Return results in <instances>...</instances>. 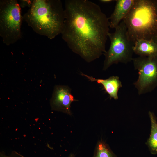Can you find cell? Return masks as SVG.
I'll use <instances>...</instances> for the list:
<instances>
[{
	"mask_svg": "<svg viewBox=\"0 0 157 157\" xmlns=\"http://www.w3.org/2000/svg\"><path fill=\"white\" fill-rule=\"evenodd\" d=\"M149 115L151 124V133L146 144L151 153L153 154H157V121L154 113L149 111Z\"/></svg>",
	"mask_w": 157,
	"mask_h": 157,
	"instance_id": "obj_11",
	"label": "cell"
},
{
	"mask_svg": "<svg viewBox=\"0 0 157 157\" xmlns=\"http://www.w3.org/2000/svg\"><path fill=\"white\" fill-rule=\"evenodd\" d=\"M133 50L134 53L140 56L157 55V44L153 40H139L134 44Z\"/></svg>",
	"mask_w": 157,
	"mask_h": 157,
	"instance_id": "obj_10",
	"label": "cell"
},
{
	"mask_svg": "<svg viewBox=\"0 0 157 157\" xmlns=\"http://www.w3.org/2000/svg\"><path fill=\"white\" fill-rule=\"evenodd\" d=\"M134 69L138 76L133 83L139 95L150 92L157 87V55L133 58Z\"/></svg>",
	"mask_w": 157,
	"mask_h": 157,
	"instance_id": "obj_6",
	"label": "cell"
},
{
	"mask_svg": "<svg viewBox=\"0 0 157 157\" xmlns=\"http://www.w3.org/2000/svg\"><path fill=\"white\" fill-rule=\"evenodd\" d=\"M153 40L157 44V37L154 38Z\"/></svg>",
	"mask_w": 157,
	"mask_h": 157,
	"instance_id": "obj_17",
	"label": "cell"
},
{
	"mask_svg": "<svg viewBox=\"0 0 157 157\" xmlns=\"http://www.w3.org/2000/svg\"><path fill=\"white\" fill-rule=\"evenodd\" d=\"M108 38L110 45L108 50L104 53V70H106L113 64L119 63L127 64L132 60L134 44L128 37L123 21L115 28L114 32L109 33Z\"/></svg>",
	"mask_w": 157,
	"mask_h": 157,
	"instance_id": "obj_4",
	"label": "cell"
},
{
	"mask_svg": "<svg viewBox=\"0 0 157 157\" xmlns=\"http://www.w3.org/2000/svg\"><path fill=\"white\" fill-rule=\"evenodd\" d=\"M78 101L71 93V89L66 85H56L54 88L50 100L52 110L61 112L71 115V105L73 102Z\"/></svg>",
	"mask_w": 157,
	"mask_h": 157,
	"instance_id": "obj_7",
	"label": "cell"
},
{
	"mask_svg": "<svg viewBox=\"0 0 157 157\" xmlns=\"http://www.w3.org/2000/svg\"><path fill=\"white\" fill-rule=\"evenodd\" d=\"M99 1L101 3H106L111 2L114 1L113 0H100Z\"/></svg>",
	"mask_w": 157,
	"mask_h": 157,
	"instance_id": "obj_15",
	"label": "cell"
},
{
	"mask_svg": "<svg viewBox=\"0 0 157 157\" xmlns=\"http://www.w3.org/2000/svg\"><path fill=\"white\" fill-rule=\"evenodd\" d=\"M21 8L16 0L0 1V35L6 45L16 43L21 38Z\"/></svg>",
	"mask_w": 157,
	"mask_h": 157,
	"instance_id": "obj_5",
	"label": "cell"
},
{
	"mask_svg": "<svg viewBox=\"0 0 157 157\" xmlns=\"http://www.w3.org/2000/svg\"><path fill=\"white\" fill-rule=\"evenodd\" d=\"M114 11L108 18L110 27L115 28L126 15L135 0H117Z\"/></svg>",
	"mask_w": 157,
	"mask_h": 157,
	"instance_id": "obj_8",
	"label": "cell"
},
{
	"mask_svg": "<svg viewBox=\"0 0 157 157\" xmlns=\"http://www.w3.org/2000/svg\"><path fill=\"white\" fill-rule=\"evenodd\" d=\"M93 157H117L109 146L102 140L98 141L95 147Z\"/></svg>",
	"mask_w": 157,
	"mask_h": 157,
	"instance_id": "obj_12",
	"label": "cell"
},
{
	"mask_svg": "<svg viewBox=\"0 0 157 157\" xmlns=\"http://www.w3.org/2000/svg\"><path fill=\"white\" fill-rule=\"evenodd\" d=\"M0 157H24L23 156L17 152L16 151H13L11 154L9 156L5 155L3 153H1Z\"/></svg>",
	"mask_w": 157,
	"mask_h": 157,
	"instance_id": "obj_14",
	"label": "cell"
},
{
	"mask_svg": "<svg viewBox=\"0 0 157 157\" xmlns=\"http://www.w3.org/2000/svg\"><path fill=\"white\" fill-rule=\"evenodd\" d=\"M33 0H20V3H19L21 7L24 8L26 7H31Z\"/></svg>",
	"mask_w": 157,
	"mask_h": 157,
	"instance_id": "obj_13",
	"label": "cell"
},
{
	"mask_svg": "<svg viewBox=\"0 0 157 157\" xmlns=\"http://www.w3.org/2000/svg\"><path fill=\"white\" fill-rule=\"evenodd\" d=\"M81 74L86 77L90 81H96L97 83L101 85L110 98H113L115 100L118 99V91L122 86L118 76H113L106 79H96L83 73H81Z\"/></svg>",
	"mask_w": 157,
	"mask_h": 157,
	"instance_id": "obj_9",
	"label": "cell"
},
{
	"mask_svg": "<svg viewBox=\"0 0 157 157\" xmlns=\"http://www.w3.org/2000/svg\"><path fill=\"white\" fill-rule=\"evenodd\" d=\"M122 21L134 44L140 40H153L157 37V0H135Z\"/></svg>",
	"mask_w": 157,
	"mask_h": 157,
	"instance_id": "obj_3",
	"label": "cell"
},
{
	"mask_svg": "<svg viewBox=\"0 0 157 157\" xmlns=\"http://www.w3.org/2000/svg\"><path fill=\"white\" fill-rule=\"evenodd\" d=\"M64 19V8L60 0H34L23 16L34 32L50 39L61 34Z\"/></svg>",
	"mask_w": 157,
	"mask_h": 157,
	"instance_id": "obj_2",
	"label": "cell"
},
{
	"mask_svg": "<svg viewBox=\"0 0 157 157\" xmlns=\"http://www.w3.org/2000/svg\"><path fill=\"white\" fill-rule=\"evenodd\" d=\"M68 157H75L74 155L72 153L70 154Z\"/></svg>",
	"mask_w": 157,
	"mask_h": 157,
	"instance_id": "obj_16",
	"label": "cell"
},
{
	"mask_svg": "<svg viewBox=\"0 0 157 157\" xmlns=\"http://www.w3.org/2000/svg\"><path fill=\"white\" fill-rule=\"evenodd\" d=\"M61 33L68 47L87 62L106 51L108 18L99 5L88 0H66Z\"/></svg>",
	"mask_w": 157,
	"mask_h": 157,
	"instance_id": "obj_1",
	"label": "cell"
}]
</instances>
